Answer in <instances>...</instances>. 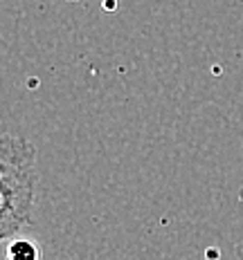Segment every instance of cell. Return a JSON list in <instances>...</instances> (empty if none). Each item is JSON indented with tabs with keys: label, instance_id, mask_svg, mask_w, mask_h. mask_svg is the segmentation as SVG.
Here are the masks:
<instances>
[{
	"label": "cell",
	"instance_id": "1",
	"mask_svg": "<svg viewBox=\"0 0 243 260\" xmlns=\"http://www.w3.org/2000/svg\"><path fill=\"white\" fill-rule=\"evenodd\" d=\"M36 148L20 135L0 137V240L7 242L32 224L36 200Z\"/></svg>",
	"mask_w": 243,
	"mask_h": 260
},
{
	"label": "cell",
	"instance_id": "2",
	"mask_svg": "<svg viewBox=\"0 0 243 260\" xmlns=\"http://www.w3.org/2000/svg\"><path fill=\"white\" fill-rule=\"evenodd\" d=\"M7 258L12 260H39L41 249L32 240H14L7 247Z\"/></svg>",
	"mask_w": 243,
	"mask_h": 260
}]
</instances>
